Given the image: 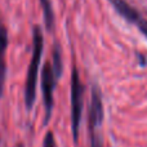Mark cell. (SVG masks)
<instances>
[{"mask_svg": "<svg viewBox=\"0 0 147 147\" xmlns=\"http://www.w3.org/2000/svg\"><path fill=\"white\" fill-rule=\"evenodd\" d=\"M53 72L56 79L58 80L62 76V71H63V63H62V54H61V48L58 44H56L53 49Z\"/></svg>", "mask_w": 147, "mask_h": 147, "instance_id": "cell-8", "label": "cell"}, {"mask_svg": "<svg viewBox=\"0 0 147 147\" xmlns=\"http://www.w3.org/2000/svg\"><path fill=\"white\" fill-rule=\"evenodd\" d=\"M18 147H23V146H21V145H20V146H18Z\"/></svg>", "mask_w": 147, "mask_h": 147, "instance_id": "cell-11", "label": "cell"}, {"mask_svg": "<svg viewBox=\"0 0 147 147\" xmlns=\"http://www.w3.org/2000/svg\"><path fill=\"white\" fill-rule=\"evenodd\" d=\"M137 26H138V28H140L141 32H142L143 35L147 38V21L141 20V18H140V21L137 22Z\"/></svg>", "mask_w": 147, "mask_h": 147, "instance_id": "cell-10", "label": "cell"}, {"mask_svg": "<svg viewBox=\"0 0 147 147\" xmlns=\"http://www.w3.org/2000/svg\"><path fill=\"white\" fill-rule=\"evenodd\" d=\"M102 123H103V105L98 86L92 88L90 106H89V136L90 147H103L102 141Z\"/></svg>", "mask_w": 147, "mask_h": 147, "instance_id": "cell-2", "label": "cell"}, {"mask_svg": "<svg viewBox=\"0 0 147 147\" xmlns=\"http://www.w3.org/2000/svg\"><path fill=\"white\" fill-rule=\"evenodd\" d=\"M32 56L28 65L27 76H26V84H25V103L27 110H31L35 103L36 97V83H38V71L40 66L41 56H43V47H44V39L43 34L39 26H35L32 31Z\"/></svg>", "mask_w": 147, "mask_h": 147, "instance_id": "cell-1", "label": "cell"}, {"mask_svg": "<svg viewBox=\"0 0 147 147\" xmlns=\"http://www.w3.org/2000/svg\"><path fill=\"white\" fill-rule=\"evenodd\" d=\"M110 3H111L115 9H116L125 20L129 21V22L137 23L138 21H140V14H138V12L136 9H133L129 4H127L124 0H110Z\"/></svg>", "mask_w": 147, "mask_h": 147, "instance_id": "cell-6", "label": "cell"}, {"mask_svg": "<svg viewBox=\"0 0 147 147\" xmlns=\"http://www.w3.org/2000/svg\"><path fill=\"white\" fill-rule=\"evenodd\" d=\"M83 84L79 78L78 69L74 65L71 70V130L75 143H78L79 129H80L81 112H83Z\"/></svg>", "mask_w": 147, "mask_h": 147, "instance_id": "cell-3", "label": "cell"}, {"mask_svg": "<svg viewBox=\"0 0 147 147\" xmlns=\"http://www.w3.org/2000/svg\"><path fill=\"white\" fill-rule=\"evenodd\" d=\"M40 3H41V8H43L45 27L49 32H52L54 27V12H53L52 3H51V0H40Z\"/></svg>", "mask_w": 147, "mask_h": 147, "instance_id": "cell-7", "label": "cell"}, {"mask_svg": "<svg viewBox=\"0 0 147 147\" xmlns=\"http://www.w3.org/2000/svg\"><path fill=\"white\" fill-rule=\"evenodd\" d=\"M41 90H43V102H44V110H45V116H44V124H48L51 120L52 112H53V92L54 85H56V76H54L53 69L51 63L47 62L43 67V74H41Z\"/></svg>", "mask_w": 147, "mask_h": 147, "instance_id": "cell-4", "label": "cell"}, {"mask_svg": "<svg viewBox=\"0 0 147 147\" xmlns=\"http://www.w3.org/2000/svg\"><path fill=\"white\" fill-rule=\"evenodd\" d=\"M43 147H56V140H54V136L52 132H48L44 138V143Z\"/></svg>", "mask_w": 147, "mask_h": 147, "instance_id": "cell-9", "label": "cell"}, {"mask_svg": "<svg viewBox=\"0 0 147 147\" xmlns=\"http://www.w3.org/2000/svg\"><path fill=\"white\" fill-rule=\"evenodd\" d=\"M8 45V35L5 27L0 23V98L4 92L5 72H7V63H5V53Z\"/></svg>", "mask_w": 147, "mask_h": 147, "instance_id": "cell-5", "label": "cell"}]
</instances>
